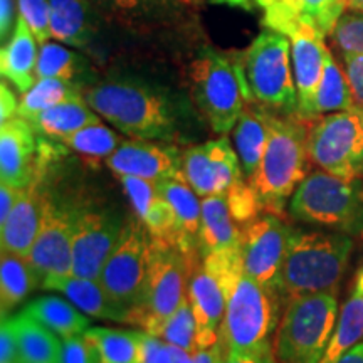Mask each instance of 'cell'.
I'll use <instances>...</instances> for the list:
<instances>
[{
    "label": "cell",
    "instance_id": "484cf974",
    "mask_svg": "<svg viewBox=\"0 0 363 363\" xmlns=\"http://www.w3.org/2000/svg\"><path fill=\"white\" fill-rule=\"evenodd\" d=\"M104 19L126 30L147 33L167 26L179 13L182 0H94Z\"/></svg>",
    "mask_w": 363,
    "mask_h": 363
},
{
    "label": "cell",
    "instance_id": "f6af8a7d",
    "mask_svg": "<svg viewBox=\"0 0 363 363\" xmlns=\"http://www.w3.org/2000/svg\"><path fill=\"white\" fill-rule=\"evenodd\" d=\"M140 363H175V347L155 335L140 331Z\"/></svg>",
    "mask_w": 363,
    "mask_h": 363
},
{
    "label": "cell",
    "instance_id": "d4e9b609",
    "mask_svg": "<svg viewBox=\"0 0 363 363\" xmlns=\"http://www.w3.org/2000/svg\"><path fill=\"white\" fill-rule=\"evenodd\" d=\"M39 40L19 16L12 38L2 44L0 51V72L2 78L16 86L19 93H26L38 81Z\"/></svg>",
    "mask_w": 363,
    "mask_h": 363
},
{
    "label": "cell",
    "instance_id": "603a6c76",
    "mask_svg": "<svg viewBox=\"0 0 363 363\" xmlns=\"http://www.w3.org/2000/svg\"><path fill=\"white\" fill-rule=\"evenodd\" d=\"M44 195L45 192L40 189L39 177H35L33 184L22 189L19 201L12 208L6 224L0 225L2 227V234H0L2 252L16 254L21 257L29 256L39 234L40 220H43Z\"/></svg>",
    "mask_w": 363,
    "mask_h": 363
},
{
    "label": "cell",
    "instance_id": "8d00e7d4",
    "mask_svg": "<svg viewBox=\"0 0 363 363\" xmlns=\"http://www.w3.org/2000/svg\"><path fill=\"white\" fill-rule=\"evenodd\" d=\"M84 337L96 345L103 363H140V331L89 326Z\"/></svg>",
    "mask_w": 363,
    "mask_h": 363
},
{
    "label": "cell",
    "instance_id": "ee69618b",
    "mask_svg": "<svg viewBox=\"0 0 363 363\" xmlns=\"http://www.w3.org/2000/svg\"><path fill=\"white\" fill-rule=\"evenodd\" d=\"M61 363H103V358L96 345L83 333L62 338Z\"/></svg>",
    "mask_w": 363,
    "mask_h": 363
},
{
    "label": "cell",
    "instance_id": "4316f807",
    "mask_svg": "<svg viewBox=\"0 0 363 363\" xmlns=\"http://www.w3.org/2000/svg\"><path fill=\"white\" fill-rule=\"evenodd\" d=\"M157 185L175 212L177 224L180 229V249L187 256L197 257L199 233H201L202 222V201H199V195L190 187L185 177L160 180L157 182Z\"/></svg>",
    "mask_w": 363,
    "mask_h": 363
},
{
    "label": "cell",
    "instance_id": "7bdbcfd3",
    "mask_svg": "<svg viewBox=\"0 0 363 363\" xmlns=\"http://www.w3.org/2000/svg\"><path fill=\"white\" fill-rule=\"evenodd\" d=\"M299 6L326 35L331 34L340 16L345 12V0H298Z\"/></svg>",
    "mask_w": 363,
    "mask_h": 363
},
{
    "label": "cell",
    "instance_id": "db71d44e",
    "mask_svg": "<svg viewBox=\"0 0 363 363\" xmlns=\"http://www.w3.org/2000/svg\"><path fill=\"white\" fill-rule=\"evenodd\" d=\"M345 12H363V0H345Z\"/></svg>",
    "mask_w": 363,
    "mask_h": 363
},
{
    "label": "cell",
    "instance_id": "b9f144b4",
    "mask_svg": "<svg viewBox=\"0 0 363 363\" xmlns=\"http://www.w3.org/2000/svg\"><path fill=\"white\" fill-rule=\"evenodd\" d=\"M17 11L33 30L39 44L48 43L51 35V4L49 0H17Z\"/></svg>",
    "mask_w": 363,
    "mask_h": 363
},
{
    "label": "cell",
    "instance_id": "277c9868",
    "mask_svg": "<svg viewBox=\"0 0 363 363\" xmlns=\"http://www.w3.org/2000/svg\"><path fill=\"white\" fill-rule=\"evenodd\" d=\"M353 251V239L343 233H303L289 239L279 293L289 299L325 291H338Z\"/></svg>",
    "mask_w": 363,
    "mask_h": 363
},
{
    "label": "cell",
    "instance_id": "d590c367",
    "mask_svg": "<svg viewBox=\"0 0 363 363\" xmlns=\"http://www.w3.org/2000/svg\"><path fill=\"white\" fill-rule=\"evenodd\" d=\"M363 340V296L353 293L340 313L333 337L320 363H337L345 353Z\"/></svg>",
    "mask_w": 363,
    "mask_h": 363
},
{
    "label": "cell",
    "instance_id": "ac0fdd59",
    "mask_svg": "<svg viewBox=\"0 0 363 363\" xmlns=\"http://www.w3.org/2000/svg\"><path fill=\"white\" fill-rule=\"evenodd\" d=\"M39 174L35 130L26 118L13 116L0 125V179L4 184L26 189Z\"/></svg>",
    "mask_w": 363,
    "mask_h": 363
},
{
    "label": "cell",
    "instance_id": "60d3db41",
    "mask_svg": "<svg viewBox=\"0 0 363 363\" xmlns=\"http://www.w3.org/2000/svg\"><path fill=\"white\" fill-rule=\"evenodd\" d=\"M225 197L227 203H229L230 214H233L235 222H239L240 225L247 224L249 220L261 216L262 207L259 199H257L256 192H254L246 177L235 180L225 192Z\"/></svg>",
    "mask_w": 363,
    "mask_h": 363
},
{
    "label": "cell",
    "instance_id": "5bb4252c",
    "mask_svg": "<svg viewBox=\"0 0 363 363\" xmlns=\"http://www.w3.org/2000/svg\"><path fill=\"white\" fill-rule=\"evenodd\" d=\"M276 33L284 34L291 43L294 83L298 91V116L313 120V103L318 86L323 78L325 57L328 45L326 34L310 17H298L276 27Z\"/></svg>",
    "mask_w": 363,
    "mask_h": 363
},
{
    "label": "cell",
    "instance_id": "f5cc1de1",
    "mask_svg": "<svg viewBox=\"0 0 363 363\" xmlns=\"http://www.w3.org/2000/svg\"><path fill=\"white\" fill-rule=\"evenodd\" d=\"M337 363H363V340L345 353Z\"/></svg>",
    "mask_w": 363,
    "mask_h": 363
},
{
    "label": "cell",
    "instance_id": "9a60e30c",
    "mask_svg": "<svg viewBox=\"0 0 363 363\" xmlns=\"http://www.w3.org/2000/svg\"><path fill=\"white\" fill-rule=\"evenodd\" d=\"M27 261L38 272L40 284L48 278L72 274V206L44 195L43 220Z\"/></svg>",
    "mask_w": 363,
    "mask_h": 363
},
{
    "label": "cell",
    "instance_id": "52a82bcc",
    "mask_svg": "<svg viewBox=\"0 0 363 363\" xmlns=\"http://www.w3.org/2000/svg\"><path fill=\"white\" fill-rule=\"evenodd\" d=\"M338 291L289 299L276 331L278 363H320L338 321Z\"/></svg>",
    "mask_w": 363,
    "mask_h": 363
},
{
    "label": "cell",
    "instance_id": "f35d334b",
    "mask_svg": "<svg viewBox=\"0 0 363 363\" xmlns=\"http://www.w3.org/2000/svg\"><path fill=\"white\" fill-rule=\"evenodd\" d=\"M150 335H155V337L165 340L167 343L175 345V347L194 355L199 350L197 325H195L189 298H185L180 303V306L169 318H165L160 325H157Z\"/></svg>",
    "mask_w": 363,
    "mask_h": 363
},
{
    "label": "cell",
    "instance_id": "5b68a950",
    "mask_svg": "<svg viewBox=\"0 0 363 363\" xmlns=\"http://www.w3.org/2000/svg\"><path fill=\"white\" fill-rule=\"evenodd\" d=\"M189 88L195 106L211 128L224 136L233 131L242 111L252 103L239 57L230 59L212 48H202L189 66Z\"/></svg>",
    "mask_w": 363,
    "mask_h": 363
},
{
    "label": "cell",
    "instance_id": "4dcf8cb0",
    "mask_svg": "<svg viewBox=\"0 0 363 363\" xmlns=\"http://www.w3.org/2000/svg\"><path fill=\"white\" fill-rule=\"evenodd\" d=\"M13 326L22 363H61L62 342L54 331L24 311L13 316Z\"/></svg>",
    "mask_w": 363,
    "mask_h": 363
},
{
    "label": "cell",
    "instance_id": "8992f818",
    "mask_svg": "<svg viewBox=\"0 0 363 363\" xmlns=\"http://www.w3.org/2000/svg\"><path fill=\"white\" fill-rule=\"evenodd\" d=\"M288 211L303 224L363 234V184L325 170L313 172L294 190Z\"/></svg>",
    "mask_w": 363,
    "mask_h": 363
},
{
    "label": "cell",
    "instance_id": "7a4b0ae2",
    "mask_svg": "<svg viewBox=\"0 0 363 363\" xmlns=\"http://www.w3.org/2000/svg\"><path fill=\"white\" fill-rule=\"evenodd\" d=\"M216 276L225 296V316L219 343L224 353L252 352L269 345L281 321L284 299L279 291L266 288L244 272L242 252L212 254L202 259Z\"/></svg>",
    "mask_w": 363,
    "mask_h": 363
},
{
    "label": "cell",
    "instance_id": "9c48e42d",
    "mask_svg": "<svg viewBox=\"0 0 363 363\" xmlns=\"http://www.w3.org/2000/svg\"><path fill=\"white\" fill-rule=\"evenodd\" d=\"M197 264L182 249L150 240L147 278L140 305L130 311L128 323L152 333L185 299V289Z\"/></svg>",
    "mask_w": 363,
    "mask_h": 363
},
{
    "label": "cell",
    "instance_id": "6da1fadb",
    "mask_svg": "<svg viewBox=\"0 0 363 363\" xmlns=\"http://www.w3.org/2000/svg\"><path fill=\"white\" fill-rule=\"evenodd\" d=\"M86 103L131 138L177 142L192 123V106L169 86L136 76H113L84 91Z\"/></svg>",
    "mask_w": 363,
    "mask_h": 363
},
{
    "label": "cell",
    "instance_id": "e0dca14e",
    "mask_svg": "<svg viewBox=\"0 0 363 363\" xmlns=\"http://www.w3.org/2000/svg\"><path fill=\"white\" fill-rule=\"evenodd\" d=\"M104 162L118 177H138L152 182L184 177L179 147L158 143L157 140H123Z\"/></svg>",
    "mask_w": 363,
    "mask_h": 363
},
{
    "label": "cell",
    "instance_id": "c3c4849f",
    "mask_svg": "<svg viewBox=\"0 0 363 363\" xmlns=\"http://www.w3.org/2000/svg\"><path fill=\"white\" fill-rule=\"evenodd\" d=\"M16 4L17 0H0V39H2V44H6L16 30L17 19H19V16L16 13Z\"/></svg>",
    "mask_w": 363,
    "mask_h": 363
},
{
    "label": "cell",
    "instance_id": "11a10c76",
    "mask_svg": "<svg viewBox=\"0 0 363 363\" xmlns=\"http://www.w3.org/2000/svg\"><path fill=\"white\" fill-rule=\"evenodd\" d=\"M175 347V345H174ZM175 363H194L192 362V355L189 352L182 350V348L175 347Z\"/></svg>",
    "mask_w": 363,
    "mask_h": 363
},
{
    "label": "cell",
    "instance_id": "44dd1931",
    "mask_svg": "<svg viewBox=\"0 0 363 363\" xmlns=\"http://www.w3.org/2000/svg\"><path fill=\"white\" fill-rule=\"evenodd\" d=\"M51 35L61 44L88 49L96 40L104 19L94 0H49Z\"/></svg>",
    "mask_w": 363,
    "mask_h": 363
},
{
    "label": "cell",
    "instance_id": "ab89813d",
    "mask_svg": "<svg viewBox=\"0 0 363 363\" xmlns=\"http://www.w3.org/2000/svg\"><path fill=\"white\" fill-rule=\"evenodd\" d=\"M330 35L342 54L363 56V12H343Z\"/></svg>",
    "mask_w": 363,
    "mask_h": 363
},
{
    "label": "cell",
    "instance_id": "d6986e66",
    "mask_svg": "<svg viewBox=\"0 0 363 363\" xmlns=\"http://www.w3.org/2000/svg\"><path fill=\"white\" fill-rule=\"evenodd\" d=\"M126 195H128L135 214L147 227L153 242L167 244L180 249V229L172 206L163 197L157 182L138 179V177H120Z\"/></svg>",
    "mask_w": 363,
    "mask_h": 363
},
{
    "label": "cell",
    "instance_id": "836d02e7",
    "mask_svg": "<svg viewBox=\"0 0 363 363\" xmlns=\"http://www.w3.org/2000/svg\"><path fill=\"white\" fill-rule=\"evenodd\" d=\"M89 72L88 57L74 49L57 43L40 44L38 59V79L56 78L83 84V79Z\"/></svg>",
    "mask_w": 363,
    "mask_h": 363
},
{
    "label": "cell",
    "instance_id": "f1b7e54d",
    "mask_svg": "<svg viewBox=\"0 0 363 363\" xmlns=\"http://www.w3.org/2000/svg\"><path fill=\"white\" fill-rule=\"evenodd\" d=\"M27 121L33 125L35 133L44 138L62 142L84 126L98 123L101 120H99L98 113L86 103V99L81 98L56 104L49 110L27 118Z\"/></svg>",
    "mask_w": 363,
    "mask_h": 363
},
{
    "label": "cell",
    "instance_id": "f546056e",
    "mask_svg": "<svg viewBox=\"0 0 363 363\" xmlns=\"http://www.w3.org/2000/svg\"><path fill=\"white\" fill-rule=\"evenodd\" d=\"M26 315L33 316L57 337L67 338L83 335L91 326L89 318L72 305L69 299L59 296H39L24 308Z\"/></svg>",
    "mask_w": 363,
    "mask_h": 363
},
{
    "label": "cell",
    "instance_id": "d6a6232c",
    "mask_svg": "<svg viewBox=\"0 0 363 363\" xmlns=\"http://www.w3.org/2000/svg\"><path fill=\"white\" fill-rule=\"evenodd\" d=\"M355 106L347 72L338 66L333 54L328 49L325 57L323 78L318 86L315 103H313V120L330 113L350 110Z\"/></svg>",
    "mask_w": 363,
    "mask_h": 363
},
{
    "label": "cell",
    "instance_id": "74e56055",
    "mask_svg": "<svg viewBox=\"0 0 363 363\" xmlns=\"http://www.w3.org/2000/svg\"><path fill=\"white\" fill-rule=\"evenodd\" d=\"M121 142L123 140H121V136L115 130L98 121V123L84 126V128L76 131V133L67 136V138L59 143H62L65 147L93 163L106 160L120 147Z\"/></svg>",
    "mask_w": 363,
    "mask_h": 363
},
{
    "label": "cell",
    "instance_id": "ba28073f",
    "mask_svg": "<svg viewBox=\"0 0 363 363\" xmlns=\"http://www.w3.org/2000/svg\"><path fill=\"white\" fill-rule=\"evenodd\" d=\"M252 103L281 115L298 113L291 43L284 34L266 29L239 57Z\"/></svg>",
    "mask_w": 363,
    "mask_h": 363
},
{
    "label": "cell",
    "instance_id": "7402d4cb",
    "mask_svg": "<svg viewBox=\"0 0 363 363\" xmlns=\"http://www.w3.org/2000/svg\"><path fill=\"white\" fill-rule=\"evenodd\" d=\"M40 288L65 294L84 315L99 318V320L116 321V323H128L130 308L118 303L104 289L99 279L81 278L76 274L57 276V278L44 279Z\"/></svg>",
    "mask_w": 363,
    "mask_h": 363
},
{
    "label": "cell",
    "instance_id": "816d5d0a",
    "mask_svg": "<svg viewBox=\"0 0 363 363\" xmlns=\"http://www.w3.org/2000/svg\"><path fill=\"white\" fill-rule=\"evenodd\" d=\"M225 353L222 350L220 343L214 345L211 348H201L192 355L194 363H224Z\"/></svg>",
    "mask_w": 363,
    "mask_h": 363
},
{
    "label": "cell",
    "instance_id": "ffe728a7",
    "mask_svg": "<svg viewBox=\"0 0 363 363\" xmlns=\"http://www.w3.org/2000/svg\"><path fill=\"white\" fill-rule=\"evenodd\" d=\"M189 301L197 325L199 350L214 347L219 343L220 326L225 316V296L219 281L202 262H197L190 274Z\"/></svg>",
    "mask_w": 363,
    "mask_h": 363
},
{
    "label": "cell",
    "instance_id": "1f68e13d",
    "mask_svg": "<svg viewBox=\"0 0 363 363\" xmlns=\"http://www.w3.org/2000/svg\"><path fill=\"white\" fill-rule=\"evenodd\" d=\"M40 286L38 272L27 257L2 252L0 261V311L7 316L21 305L33 289Z\"/></svg>",
    "mask_w": 363,
    "mask_h": 363
},
{
    "label": "cell",
    "instance_id": "7dc6e473",
    "mask_svg": "<svg viewBox=\"0 0 363 363\" xmlns=\"http://www.w3.org/2000/svg\"><path fill=\"white\" fill-rule=\"evenodd\" d=\"M224 363H278V360H276L274 348L269 343L252 352L225 353Z\"/></svg>",
    "mask_w": 363,
    "mask_h": 363
},
{
    "label": "cell",
    "instance_id": "83f0119b",
    "mask_svg": "<svg viewBox=\"0 0 363 363\" xmlns=\"http://www.w3.org/2000/svg\"><path fill=\"white\" fill-rule=\"evenodd\" d=\"M272 111L257 106H247L233 128V140L244 177L249 180L256 174L269 138Z\"/></svg>",
    "mask_w": 363,
    "mask_h": 363
},
{
    "label": "cell",
    "instance_id": "30bf717a",
    "mask_svg": "<svg viewBox=\"0 0 363 363\" xmlns=\"http://www.w3.org/2000/svg\"><path fill=\"white\" fill-rule=\"evenodd\" d=\"M308 153L311 163L343 179L363 174V110L318 116L308 126Z\"/></svg>",
    "mask_w": 363,
    "mask_h": 363
},
{
    "label": "cell",
    "instance_id": "e575fe53",
    "mask_svg": "<svg viewBox=\"0 0 363 363\" xmlns=\"http://www.w3.org/2000/svg\"><path fill=\"white\" fill-rule=\"evenodd\" d=\"M84 91L86 89L83 88V84L72 83V81L40 78L35 81L33 88L22 93L17 116L27 120V118L38 115V113L56 106V104L84 98Z\"/></svg>",
    "mask_w": 363,
    "mask_h": 363
},
{
    "label": "cell",
    "instance_id": "bcb514c9",
    "mask_svg": "<svg viewBox=\"0 0 363 363\" xmlns=\"http://www.w3.org/2000/svg\"><path fill=\"white\" fill-rule=\"evenodd\" d=\"M345 72L350 83L355 106L363 110V56L357 54H342Z\"/></svg>",
    "mask_w": 363,
    "mask_h": 363
},
{
    "label": "cell",
    "instance_id": "cb8c5ba5",
    "mask_svg": "<svg viewBox=\"0 0 363 363\" xmlns=\"http://www.w3.org/2000/svg\"><path fill=\"white\" fill-rule=\"evenodd\" d=\"M240 251V224L230 214L225 195L202 197V222L199 233L201 257Z\"/></svg>",
    "mask_w": 363,
    "mask_h": 363
},
{
    "label": "cell",
    "instance_id": "681fc988",
    "mask_svg": "<svg viewBox=\"0 0 363 363\" xmlns=\"http://www.w3.org/2000/svg\"><path fill=\"white\" fill-rule=\"evenodd\" d=\"M17 110H19V101L7 86V81L4 79L0 84V125L17 116Z\"/></svg>",
    "mask_w": 363,
    "mask_h": 363
},
{
    "label": "cell",
    "instance_id": "2e32d148",
    "mask_svg": "<svg viewBox=\"0 0 363 363\" xmlns=\"http://www.w3.org/2000/svg\"><path fill=\"white\" fill-rule=\"evenodd\" d=\"M182 169L199 197L225 195L230 185L244 175L238 152L225 135L184 150Z\"/></svg>",
    "mask_w": 363,
    "mask_h": 363
},
{
    "label": "cell",
    "instance_id": "f907efd6",
    "mask_svg": "<svg viewBox=\"0 0 363 363\" xmlns=\"http://www.w3.org/2000/svg\"><path fill=\"white\" fill-rule=\"evenodd\" d=\"M22 194V189L12 187V185L4 184L0 185V225L6 224V220L11 216L12 208L16 207L17 201H19Z\"/></svg>",
    "mask_w": 363,
    "mask_h": 363
},
{
    "label": "cell",
    "instance_id": "4fadbf2b",
    "mask_svg": "<svg viewBox=\"0 0 363 363\" xmlns=\"http://www.w3.org/2000/svg\"><path fill=\"white\" fill-rule=\"evenodd\" d=\"M291 234V227L278 214L269 212L240 225L244 272L266 288L279 291L281 272Z\"/></svg>",
    "mask_w": 363,
    "mask_h": 363
},
{
    "label": "cell",
    "instance_id": "8fae6325",
    "mask_svg": "<svg viewBox=\"0 0 363 363\" xmlns=\"http://www.w3.org/2000/svg\"><path fill=\"white\" fill-rule=\"evenodd\" d=\"M126 217L108 206H72V274L99 279Z\"/></svg>",
    "mask_w": 363,
    "mask_h": 363
},
{
    "label": "cell",
    "instance_id": "3957f363",
    "mask_svg": "<svg viewBox=\"0 0 363 363\" xmlns=\"http://www.w3.org/2000/svg\"><path fill=\"white\" fill-rule=\"evenodd\" d=\"M310 163L306 120L298 113H272L264 155L256 174L249 179L262 211L283 214L294 190L308 177Z\"/></svg>",
    "mask_w": 363,
    "mask_h": 363
},
{
    "label": "cell",
    "instance_id": "7c38bea8",
    "mask_svg": "<svg viewBox=\"0 0 363 363\" xmlns=\"http://www.w3.org/2000/svg\"><path fill=\"white\" fill-rule=\"evenodd\" d=\"M150 240L140 217H126L123 234L99 276L104 289L130 311L140 305L143 296Z\"/></svg>",
    "mask_w": 363,
    "mask_h": 363
},
{
    "label": "cell",
    "instance_id": "9f6ffc18",
    "mask_svg": "<svg viewBox=\"0 0 363 363\" xmlns=\"http://www.w3.org/2000/svg\"><path fill=\"white\" fill-rule=\"evenodd\" d=\"M355 291H357V293H360L362 296H363V269L360 271V274H358V278H357Z\"/></svg>",
    "mask_w": 363,
    "mask_h": 363
}]
</instances>
